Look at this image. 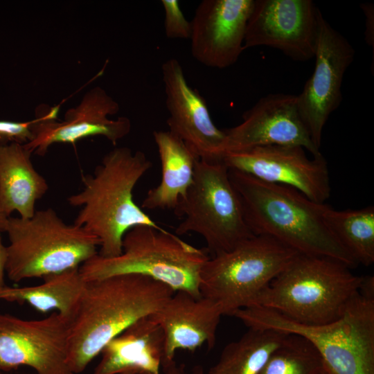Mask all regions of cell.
<instances>
[{"mask_svg":"<svg viewBox=\"0 0 374 374\" xmlns=\"http://www.w3.org/2000/svg\"><path fill=\"white\" fill-rule=\"evenodd\" d=\"M175 291L137 274L86 281L71 318L68 364L82 373L112 339L138 319L159 310Z\"/></svg>","mask_w":374,"mask_h":374,"instance_id":"1","label":"cell"},{"mask_svg":"<svg viewBox=\"0 0 374 374\" xmlns=\"http://www.w3.org/2000/svg\"><path fill=\"white\" fill-rule=\"evenodd\" d=\"M229 175L253 235L271 237L299 253L330 258L350 268L358 265L326 224V203L236 170L229 169Z\"/></svg>","mask_w":374,"mask_h":374,"instance_id":"2","label":"cell"},{"mask_svg":"<svg viewBox=\"0 0 374 374\" xmlns=\"http://www.w3.org/2000/svg\"><path fill=\"white\" fill-rule=\"evenodd\" d=\"M152 166L144 152L116 148L92 175L82 176V190L67 198L70 205L82 206L73 224L98 238L99 256L120 255L123 236L133 227H161L133 199L136 184Z\"/></svg>","mask_w":374,"mask_h":374,"instance_id":"3","label":"cell"},{"mask_svg":"<svg viewBox=\"0 0 374 374\" xmlns=\"http://www.w3.org/2000/svg\"><path fill=\"white\" fill-rule=\"evenodd\" d=\"M249 328L300 336L319 352L334 374H374V280L366 276L360 291L337 320L321 325L294 321L269 309L251 306L233 315Z\"/></svg>","mask_w":374,"mask_h":374,"instance_id":"4","label":"cell"},{"mask_svg":"<svg viewBox=\"0 0 374 374\" xmlns=\"http://www.w3.org/2000/svg\"><path fill=\"white\" fill-rule=\"evenodd\" d=\"M350 269L330 258L298 253L251 306L271 310L303 324L332 322L364 284L366 276L354 274Z\"/></svg>","mask_w":374,"mask_h":374,"instance_id":"5","label":"cell"},{"mask_svg":"<svg viewBox=\"0 0 374 374\" xmlns=\"http://www.w3.org/2000/svg\"><path fill=\"white\" fill-rule=\"evenodd\" d=\"M209 258L206 249L191 245L161 227L140 225L126 232L120 255L104 258L97 253L79 269L86 281L137 274L161 282L175 292L186 291L200 297V273Z\"/></svg>","mask_w":374,"mask_h":374,"instance_id":"6","label":"cell"},{"mask_svg":"<svg viewBox=\"0 0 374 374\" xmlns=\"http://www.w3.org/2000/svg\"><path fill=\"white\" fill-rule=\"evenodd\" d=\"M6 272L15 283L80 267L98 252L100 240L82 227L67 224L51 208L29 218L9 217Z\"/></svg>","mask_w":374,"mask_h":374,"instance_id":"7","label":"cell"},{"mask_svg":"<svg viewBox=\"0 0 374 374\" xmlns=\"http://www.w3.org/2000/svg\"><path fill=\"white\" fill-rule=\"evenodd\" d=\"M267 235H253L231 250L210 257L199 280L201 296L223 315L251 307L258 294L298 254Z\"/></svg>","mask_w":374,"mask_h":374,"instance_id":"8","label":"cell"},{"mask_svg":"<svg viewBox=\"0 0 374 374\" xmlns=\"http://www.w3.org/2000/svg\"><path fill=\"white\" fill-rule=\"evenodd\" d=\"M174 211L182 217L176 234H199L212 256L229 251L253 236L229 168L222 161H197L193 181Z\"/></svg>","mask_w":374,"mask_h":374,"instance_id":"9","label":"cell"},{"mask_svg":"<svg viewBox=\"0 0 374 374\" xmlns=\"http://www.w3.org/2000/svg\"><path fill=\"white\" fill-rule=\"evenodd\" d=\"M354 57L353 46L328 23L319 10L314 68L301 93L296 96L300 116L319 150L324 125L341 102L344 76Z\"/></svg>","mask_w":374,"mask_h":374,"instance_id":"10","label":"cell"},{"mask_svg":"<svg viewBox=\"0 0 374 374\" xmlns=\"http://www.w3.org/2000/svg\"><path fill=\"white\" fill-rule=\"evenodd\" d=\"M70 322L56 312L34 320L0 314V369L24 366L36 374H74L68 364Z\"/></svg>","mask_w":374,"mask_h":374,"instance_id":"11","label":"cell"},{"mask_svg":"<svg viewBox=\"0 0 374 374\" xmlns=\"http://www.w3.org/2000/svg\"><path fill=\"white\" fill-rule=\"evenodd\" d=\"M222 162L263 181L292 187L310 199L325 204L330 195L329 170L322 154L310 159L297 145H265L224 155Z\"/></svg>","mask_w":374,"mask_h":374,"instance_id":"12","label":"cell"},{"mask_svg":"<svg viewBox=\"0 0 374 374\" xmlns=\"http://www.w3.org/2000/svg\"><path fill=\"white\" fill-rule=\"evenodd\" d=\"M319 10L311 0H254L244 50L265 46L296 61L314 58Z\"/></svg>","mask_w":374,"mask_h":374,"instance_id":"13","label":"cell"},{"mask_svg":"<svg viewBox=\"0 0 374 374\" xmlns=\"http://www.w3.org/2000/svg\"><path fill=\"white\" fill-rule=\"evenodd\" d=\"M161 71L169 131L181 139L199 159L222 161L226 135L213 123L204 98L188 84L177 59L167 60Z\"/></svg>","mask_w":374,"mask_h":374,"instance_id":"14","label":"cell"},{"mask_svg":"<svg viewBox=\"0 0 374 374\" xmlns=\"http://www.w3.org/2000/svg\"><path fill=\"white\" fill-rule=\"evenodd\" d=\"M224 131V155L272 145H297L312 156L321 154L300 116L295 95L280 93L262 97L243 114L242 123Z\"/></svg>","mask_w":374,"mask_h":374,"instance_id":"15","label":"cell"},{"mask_svg":"<svg viewBox=\"0 0 374 374\" xmlns=\"http://www.w3.org/2000/svg\"><path fill=\"white\" fill-rule=\"evenodd\" d=\"M118 111L117 102L102 88L95 87L84 96L78 107L66 112L63 121H55L54 110L34 120L31 125L33 139L24 145L31 152L44 155L53 143H75L93 136H103L115 145L131 130L128 118H108Z\"/></svg>","mask_w":374,"mask_h":374,"instance_id":"16","label":"cell"},{"mask_svg":"<svg viewBox=\"0 0 374 374\" xmlns=\"http://www.w3.org/2000/svg\"><path fill=\"white\" fill-rule=\"evenodd\" d=\"M254 0H203L190 21V51L202 64L224 69L244 51Z\"/></svg>","mask_w":374,"mask_h":374,"instance_id":"17","label":"cell"},{"mask_svg":"<svg viewBox=\"0 0 374 374\" xmlns=\"http://www.w3.org/2000/svg\"><path fill=\"white\" fill-rule=\"evenodd\" d=\"M218 305L203 296L176 291L152 314L164 335L163 366L173 363L179 350L194 351L204 344L208 350L215 345L217 327L222 316Z\"/></svg>","mask_w":374,"mask_h":374,"instance_id":"18","label":"cell"},{"mask_svg":"<svg viewBox=\"0 0 374 374\" xmlns=\"http://www.w3.org/2000/svg\"><path fill=\"white\" fill-rule=\"evenodd\" d=\"M164 344L159 323L143 317L106 344L93 374H161Z\"/></svg>","mask_w":374,"mask_h":374,"instance_id":"19","label":"cell"},{"mask_svg":"<svg viewBox=\"0 0 374 374\" xmlns=\"http://www.w3.org/2000/svg\"><path fill=\"white\" fill-rule=\"evenodd\" d=\"M30 154L24 144L0 145V211L8 217L17 211L20 217H31L36 202L48 189L46 180L34 168Z\"/></svg>","mask_w":374,"mask_h":374,"instance_id":"20","label":"cell"},{"mask_svg":"<svg viewBox=\"0 0 374 374\" xmlns=\"http://www.w3.org/2000/svg\"><path fill=\"white\" fill-rule=\"evenodd\" d=\"M153 138L161 161V179L156 187L148 191L141 208L175 211L193 181L199 159L169 130H155Z\"/></svg>","mask_w":374,"mask_h":374,"instance_id":"21","label":"cell"},{"mask_svg":"<svg viewBox=\"0 0 374 374\" xmlns=\"http://www.w3.org/2000/svg\"><path fill=\"white\" fill-rule=\"evenodd\" d=\"M80 267L44 276L34 286L8 287L0 290V300L26 303L37 311H55L71 318L86 285Z\"/></svg>","mask_w":374,"mask_h":374,"instance_id":"22","label":"cell"},{"mask_svg":"<svg viewBox=\"0 0 374 374\" xmlns=\"http://www.w3.org/2000/svg\"><path fill=\"white\" fill-rule=\"evenodd\" d=\"M289 334L249 328L238 340L227 344L210 374H259L272 353Z\"/></svg>","mask_w":374,"mask_h":374,"instance_id":"23","label":"cell"},{"mask_svg":"<svg viewBox=\"0 0 374 374\" xmlns=\"http://www.w3.org/2000/svg\"><path fill=\"white\" fill-rule=\"evenodd\" d=\"M323 216L329 230L357 265L374 262V207L337 211L326 204Z\"/></svg>","mask_w":374,"mask_h":374,"instance_id":"24","label":"cell"},{"mask_svg":"<svg viewBox=\"0 0 374 374\" xmlns=\"http://www.w3.org/2000/svg\"><path fill=\"white\" fill-rule=\"evenodd\" d=\"M325 365L319 352L308 341L289 334L259 374H318Z\"/></svg>","mask_w":374,"mask_h":374,"instance_id":"25","label":"cell"},{"mask_svg":"<svg viewBox=\"0 0 374 374\" xmlns=\"http://www.w3.org/2000/svg\"><path fill=\"white\" fill-rule=\"evenodd\" d=\"M164 12V30L169 39H190V21L185 17L177 0H161Z\"/></svg>","mask_w":374,"mask_h":374,"instance_id":"26","label":"cell"},{"mask_svg":"<svg viewBox=\"0 0 374 374\" xmlns=\"http://www.w3.org/2000/svg\"><path fill=\"white\" fill-rule=\"evenodd\" d=\"M34 121L24 123L0 121V145L7 143L26 144L33 139L31 125Z\"/></svg>","mask_w":374,"mask_h":374,"instance_id":"27","label":"cell"},{"mask_svg":"<svg viewBox=\"0 0 374 374\" xmlns=\"http://www.w3.org/2000/svg\"><path fill=\"white\" fill-rule=\"evenodd\" d=\"M362 9L366 17V39L369 45L373 44V36L371 35V22H373V8L371 4H362Z\"/></svg>","mask_w":374,"mask_h":374,"instance_id":"28","label":"cell"},{"mask_svg":"<svg viewBox=\"0 0 374 374\" xmlns=\"http://www.w3.org/2000/svg\"><path fill=\"white\" fill-rule=\"evenodd\" d=\"M7 262V249L1 240L0 235V290L6 285L4 280V274L6 272Z\"/></svg>","mask_w":374,"mask_h":374,"instance_id":"29","label":"cell"},{"mask_svg":"<svg viewBox=\"0 0 374 374\" xmlns=\"http://www.w3.org/2000/svg\"><path fill=\"white\" fill-rule=\"evenodd\" d=\"M166 374H204V371L201 367L197 366L191 371H185L181 368L177 367L175 363L165 366Z\"/></svg>","mask_w":374,"mask_h":374,"instance_id":"30","label":"cell"},{"mask_svg":"<svg viewBox=\"0 0 374 374\" xmlns=\"http://www.w3.org/2000/svg\"><path fill=\"white\" fill-rule=\"evenodd\" d=\"M9 217L0 211V233L6 232Z\"/></svg>","mask_w":374,"mask_h":374,"instance_id":"31","label":"cell"},{"mask_svg":"<svg viewBox=\"0 0 374 374\" xmlns=\"http://www.w3.org/2000/svg\"><path fill=\"white\" fill-rule=\"evenodd\" d=\"M318 374H334L326 365Z\"/></svg>","mask_w":374,"mask_h":374,"instance_id":"32","label":"cell"},{"mask_svg":"<svg viewBox=\"0 0 374 374\" xmlns=\"http://www.w3.org/2000/svg\"><path fill=\"white\" fill-rule=\"evenodd\" d=\"M0 374H2V371L0 369Z\"/></svg>","mask_w":374,"mask_h":374,"instance_id":"33","label":"cell"}]
</instances>
